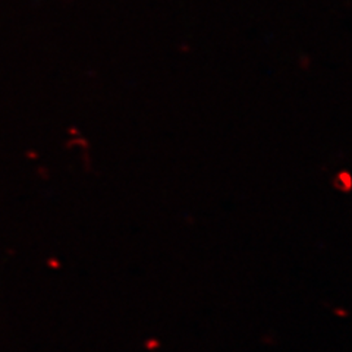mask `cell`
I'll return each instance as SVG.
<instances>
[]
</instances>
